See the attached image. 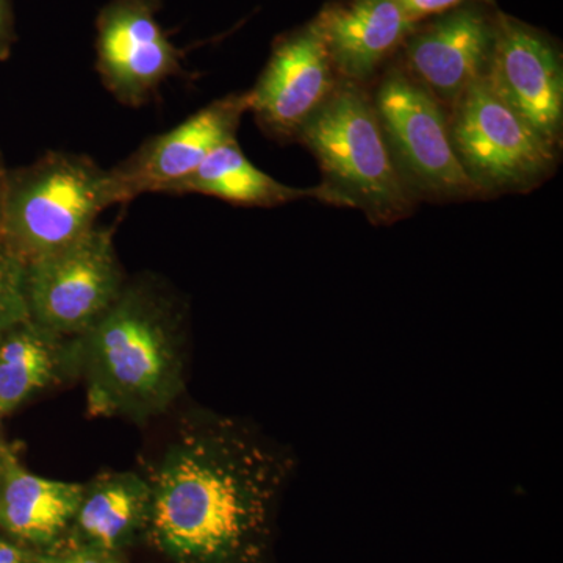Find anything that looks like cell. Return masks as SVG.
Wrapping results in <instances>:
<instances>
[{"instance_id": "obj_6", "label": "cell", "mask_w": 563, "mask_h": 563, "mask_svg": "<svg viewBox=\"0 0 563 563\" xmlns=\"http://www.w3.org/2000/svg\"><path fill=\"white\" fill-rule=\"evenodd\" d=\"M448 120L455 155L483 199L536 190L558 169L559 151L503 101L487 76L466 88Z\"/></svg>"}, {"instance_id": "obj_12", "label": "cell", "mask_w": 563, "mask_h": 563, "mask_svg": "<svg viewBox=\"0 0 563 563\" xmlns=\"http://www.w3.org/2000/svg\"><path fill=\"white\" fill-rule=\"evenodd\" d=\"M251 109V92H233L217 99L172 131L144 141L125 161L109 169L121 201L146 192H166L198 172L207 157L236 140L244 114Z\"/></svg>"}, {"instance_id": "obj_3", "label": "cell", "mask_w": 563, "mask_h": 563, "mask_svg": "<svg viewBox=\"0 0 563 563\" xmlns=\"http://www.w3.org/2000/svg\"><path fill=\"white\" fill-rule=\"evenodd\" d=\"M296 141L317 158L332 206L361 210L374 225L413 213L418 201L393 162L368 88L342 81Z\"/></svg>"}, {"instance_id": "obj_7", "label": "cell", "mask_w": 563, "mask_h": 563, "mask_svg": "<svg viewBox=\"0 0 563 563\" xmlns=\"http://www.w3.org/2000/svg\"><path fill=\"white\" fill-rule=\"evenodd\" d=\"M125 284L113 232L95 225L68 246L25 263L29 318L46 331L76 339L109 312Z\"/></svg>"}, {"instance_id": "obj_5", "label": "cell", "mask_w": 563, "mask_h": 563, "mask_svg": "<svg viewBox=\"0 0 563 563\" xmlns=\"http://www.w3.org/2000/svg\"><path fill=\"white\" fill-rule=\"evenodd\" d=\"M373 84L369 95L377 120L413 198L428 202L483 199L455 155L442 103L399 60L388 63Z\"/></svg>"}, {"instance_id": "obj_17", "label": "cell", "mask_w": 563, "mask_h": 563, "mask_svg": "<svg viewBox=\"0 0 563 563\" xmlns=\"http://www.w3.org/2000/svg\"><path fill=\"white\" fill-rule=\"evenodd\" d=\"M168 195H203L244 207L285 206V203L317 199L331 203L329 192L318 185L295 188L280 184L252 165L239 141L232 140L211 152L198 172L172 188Z\"/></svg>"}, {"instance_id": "obj_2", "label": "cell", "mask_w": 563, "mask_h": 563, "mask_svg": "<svg viewBox=\"0 0 563 563\" xmlns=\"http://www.w3.org/2000/svg\"><path fill=\"white\" fill-rule=\"evenodd\" d=\"M91 415L146 424L168 413L187 384V320L163 282H128L109 312L74 339Z\"/></svg>"}, {"instance_id": "obj_9", "label": "cell", "mask_w": 563, "mask_h": 563, "mask_svg": "<svg viewBox=\"0 0 563 563\" xmlns=\"http://www.w3.org/2000/svg\"><path fill=\"white\" fill-rule=\"evenodd\" d=\"M314 21L274 41L251 92V113L269 139L290 143L342 85Z\"/></svg>"}, {"instance_id": "obj_19", "label": "cell", "mask_w": 563, "mask_h": 563, "mask_svg": "<svg viewBox=\"0 0 563 563\" xmlns=\"http://www.w3.org/2000/svg\"><path fill=\"white\" fill-rule=\"evenodd\" d=\"M32 563H125L124 558L99 553L88 548L60 543L51 550L36 551Z\"/></svg>"}, {"instance_id": "obj_15", "label": "cell", "mask_w": 563, "mask_h": 563, "mask_svg": "<svg viewBox=\"0 0 563 563\" xmlns=\"http://www.w3.org/2000/svg\"><path fill=\"white\" fill-rule=\"evenodd\" d=\"M84 484L49 479L25 470L9 450L2 453L0 529L43 551L65 539L79 507Z\"/></svg>"}, {"instance_id": "obj_16", "label": "cell", "mask_w": 563, "mask_h": 563, "mask_svg": "<svg viewBox=\"0 0 563 563\" xmlns=\"http://www.w3.org/2000/svg\"><path fill=\"white\" fill-rule=\"evenodd\" d=\"M77 377L74 339L27 320L0 332V415Z\"/></svg>"}, {"instance_id": "obj_11", "label": "cell", "mask_w": 563, "mask_h": 563, "mask_svg": "<svg viewBox=\"0 0 563 563\" xmlns=\"http://www.w3.org/2000/svg\"><path fill=\"white\" fill-rule=\"evenodd\" d=\"M487 79L529 128L561 151L563 63L554 38L498 10Z\"/></svg>"}, {"instance_id": "obj_20", "label": "cell", "mask_w": 563, "mask_h": 563, "mask_svg": "<svg viewBox=\"0 0 563 563\" xmlns=\"http://www.w3.org/2000/svg\"><path fill=\"white\" fill-rule=\"evenodd\" d=\"M483 2L488 5H496V0H398L404 13L415 22L431 20L433 16L446 13V11L461 7L463 3Z\"/></svg>"}, {"instance_id": "obj_1", "label": "cell", "mask_w": 563, "mask_h": 563, "mask_svg": "<svg viewBox=\"0 0 563 563\" xmlns=\"http://www.w3.org/2000/svg\"><path fill=\"white\" fill-rule=\"evenodd\" d=\"M296 468L290 448L257 426L192 410L144 473L146 543L169 563H274L277 515Z\"/></svg>"}, {"instance_id": "obj_21", "label": "cell", "mask_w": 563, "mask_h": 563, "mask_svg": "<svg viewBox=\"0 0 563 563\" xmlns=\"http://www.w3.org/2000/svg\"><path fill=\"white\" fill-rule=\"evenodd\" d=\"M35 550L11 537H0V563H32Z\"/></svg>"}, {"instance_id": "obj_8", "label": "cell", "mask_w": 563, "mask_h": 563, "mask_svg": "<svg viewBox=\"0 0 563 563\" xmlns=\"http://www.w3.org/2000/svg\"><path fill=\"white\" fill-rule=\"evenodd\" d=\"M163 0H110L96 20V69L118 102L140 107L184 74L181 51L163 31Z\"/></svg>"}, {"instance_id": "obj_23", "label": "cell", "mask_w": 563, "mask_h": 563, "mask_svg": "<svg viewBox=\"0 0 563 563\" xmlns=\"http://www.w3.org/2000/svg\"><path fill=\"white\" fill-rule=\"evenodd\" d=\"M7 184H9V173L3 168L2 158H0V229H2L3 209H5Z\"/></svg>"}, {"instance_id": "obj_25", "label": "cell", "mask_w": 563, "mask_h": 563, "mask_svg": "<svg viewBox=\"0 0 563 563\" xmlns=\"http://www.w3.org/2000/svg\"><path fill=\"white\" fill-rule=\"evenodd\" d=\"M0 417H2V415H0ZM3 450H5V448H3L2 440H0V453H2Z\"/></svg>"}, {"instance_id": "obj_24", "label": "cell", "mask_w": 563, "mask_h": 563, "mask_svg": "<svg viewBox=\"0 0 563 563\" xmlns=\"http://www.w3.org/2000/svg\"><path fill=\"white\" fill-rule=\"evenodd\" d=\"M2 453H0V474H2Z\"/></svg>"}, {"instance_id": "obj_13", "label": "cell", "mask_w": 563, "mask_h": 563, "mask_svg": "<svg viewBox=\"0 0 563 563\" xmlns=\"http://www.w3.org/2000/svg\"><path fill=\"white\" fill-rule=\"evenodd\" d=\"M313 21L340 79L366 88L418 25L398 0H335Z\"/></svg>"}, {"instance_id": "obj_10", "label": "cell", "mask_w": 563, "mask_h": 563, "mask_svg": "<svg viewBox=\"0 0 563 563\" xmlns=\"http://www.w3.org/2000/svg\"><path fill=\"white\" fill-rule=\"evenodd\" d=\"M498 10L483 2L461 7L420 22L402 44V68L444 109L490 69Z\"/></svg>"}, {"instance_id": "obj_4", "label": "cell", "mask_w": 563, "mask_h": 563, "mask_svg": "<svg viewBox=\"0 0 563 563\" xmlns=\"http://www.w3.org/2000/svg\"><path fill=\"white\" fill-rule=\"evenodd\" d=\"M121 202L109 169L87 155L49 152L9 174L0 235L27 263L76 242Z\"/></svg>"}, {"instance_id": "obj_18", "label": "cell", "mask_w": 563, "mask_h": 563, "mask_svg": "<svg viewBox=\"0 0 563 563\" xmlns=\"http://www.w3.org/2000/svg\"><path fill=\"white\" fill-rule=\"evenodd\" d=\"M25 263L0 235V332L27 320Z\"/></svg>"}, {"instance_id": "obj_22", "label": "cell", "mask_w": 563, "mask_h": 563, "mask_svg": "<svg viewBox=\"0 0 563 563\" xmlns=\"http://www.w3.org/2000/svg\"><path fill=\"white\" fill-rule=\"evenodd\" d=\"M13 40V14L10 0H0V58L5 57Z\"/></svg>"}, {"instance_id": "obj_14", "label": "cell", "mask_w": 563, "mask_h": 563, "mask_svg": "<svg viewBox=\"0 0 563 563\" xmlns=\"http://www.w3.org/2000/svg\"><path fill=\"white\" fill-rule=\"evenodd\" d=\"M152 514L150 481L140 472H103L84 483L77 512L62 543L120 555L146 543Z\"/></svg>"}]
</instances>
